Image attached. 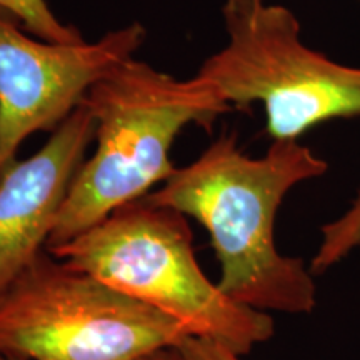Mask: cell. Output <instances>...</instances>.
<instances>
[{"label": "cell", "mask_w": 360, "mask_h": 360, "mask_svg": "<svg viewBox=\"0 0 360 360\" xmlns=\"http://www.w3.org/2000/svg\"><path fill=\"white\" fill-rule=\"evenodd\" d=\"M0 360H25V359H19V357H12V355L0 354Z\"/></svg>", "instance_id": "7c38bea8"}, {"label": "cell", "mask_w": 360, "mask_h": 360, "mask_svg": "<svg viewBox=\"0 0 360 360\" xmlns=\"http://www.w3.org/2000/svg\"><path fill=\"white\" fill-rule=\"evenodd\" d=\"M360 245V191L340 217L322 225L321 244L310 260L314 276L327 272Z\"/></svg>", "instance_id": "ba28073f"}, {"label": "cell", "mask_w": 360, "mask_h": 360, "mask_svg": "<svg viewBox=\"0 0 360 360\" xmlns=\"http://www.w3.org/2000/svg\"><path fill=\"white\" fill-rule=\"evenodd\" d=\"M84 102L96 117L97 147L72 180L47 249L147 197L177 170L170 148L182 129L210 130L232 110L210 80H177L134 57L98 80Z\"/></svg>", "instance_id": "7a4b0ae2"}, {"label": "cell", "mask_w": 360, "mask_h": 360, "mask_svg": "<svg viewBox=\"0 0 360 360\" xmlns=\"http://www.w3.org/2000/svg\"><path fill=\"white\" fill-rule=\"evenodd\" d=\"M174 360H244V355L222 344L204 337H184L179 344L170 347Z\"/></svg>", "instance_id": "30bf717a"}, {"label": "cell", "mask_w": 360, "mask_h": 360, "mask_svg": "<svg viewBox=\"0 0 360 360\" xmlns=\"http://www.w3.org/2000/svg\"><path fill=\"white\" fill-rule=\"evenodd\" d=\"M0 8V170L35 132H53L89 90L134 57L146 40L139 22L97 42L56 44L30 39Z\"/></svg>", "instance_id": "8992f818"}, {"label": "cell", "mask_w": 360, "mask_h": 360, "mask_svg": "<svg viewBox=\"0 0 360 360\" xmlns=\"http://www.w3.org/2000/svg\"><path fill=\"white\" fill-rule=\"evenodd\" d=\"M0 8L12 13L25 30L37 35L40 40L56 44L84 42L77 27L62 24L45 0H0Z\"/></svg>", "instance_id": "9c48e42d"}, {"label": "cell", "mask_w": 360, "mask_h": 360, "mask_svg": "<svg viewBox=\"0 0 360 360\" xmlns=\"http://www.w3.org/2000/svg\"><path fill=\"white\" fill-rule=\"evenodd\" d=\"M47 250L169 315L191 335L222 342L242 355L276 332L270 314L237 304L205 276L186 215L152 205L146 197Z\"/></svg>", "instance_id": "3957f363"}, {"label": "cell", "mask_w": 360, "mask_h": 360, "mask_svg": "<svg viewBox=\"0 0 360 360\" xmlns=\"http://www.w3.org/2000/svg\"><path fill=\"white\" fill-rule=\"evenodd\" d=\"M191 334L159 310L45 249L0 294V354L25 360H137Z\"/></svg>", "instance_id": "5b68a950"}, {"label": "cell", "mask_w": 360, "mask_h": 360, "mask_svg": "<svg viewBox=\"0 0 360 360\" xmlns=\"http://www.w3.org/2000/svg\"><path fill=\"white\" fill-rule=\"evenodd\" d=\"M222 17L229 44L197 75L217 85L232 109L262 103L274 141L360 115V69L309 49L294 12L265 0H224Z\"/></svg>", "instance_id": "277c9868"}, {"label": "cell", "mask_w": 360, "mask_h": 360, "mask_svg": "<svg viewBox=\"0 0 360 360\" xmlns=\"http://www.w3.org/2000/svg\"><path fill=\"white\" fill-rule=\"evenodd\" d=\"M327 169L299 141H274L267 154L250 157L236 132L222 134L146 200L205 229L220 265L219 289L237 304L265 314H310L317 305L314 274L277 249L276 219L292 188Z\"/></svg>", "instance_id": "6da1fadb"}, {"label": "cell", "mask_w": 360, "mask_h": 360, "mask_svg": "<svg viewBox=\"0 0 360 360\" xmlns=\"http://www.w3.org/2000/svg\"><path fill=\"white\" fill-rule=\"evenodd\" d=\"M137 360H174V357L172 354H170V349H164V350H157V352L143 355V357H139Z\"/></svg>", "instance_id": "8fae6325"}, {"label": "cell", "mask_w": 360, "mask_h": 360, "mask_svg": "<svg viewBox=\"0 0 360 360\" xmlns=\"http://www.w3.org/2000/svg\"><path fill=\"white\" fill-rule=\"evenodd\" d=\"M94 139L96 117L82 102L37 154L0 170V294L47 249Z\"/></svg>", "instance_id": "52a82bcc"}]
</instances>
